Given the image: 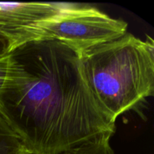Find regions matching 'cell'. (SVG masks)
<instances>
[{"label": "cell", "instance_id": "obj_6", "mask_svg": "<svg viewBox=\"0 0 154 154\" xmlns=\"http://www.w3.org/2000/svg\"><path fill=\"white\" fill-rule=\"evenodd\" d=\"M27 151L19 135L0 113V154H23Z\"/></svg>", "mask_w": 154, "mask_h": 154}, {"label": "cell", "instance_id": "obj_7", "mask_svg": "<svg viewBox=\"0 0 154 154\" xmlns=\"http://www.w3.org/2000/svg\"><path fill=\"white\" fill-rule=\"evenodd\" d=\"M9 52L5 51L0 54V93L3 88L8 70Z\"/></svg>", "mask_w": 154, "mask_h": 154}, {"label": "cell", "instance_id": "obj_8", "mask_svg": "<svg viewBox=\"0 0 154 154\" xmlns=\"http://www.w3.org/2000/svg\"><path fill=\"white\" fill-rule=\"evenodd\" d=\"M6 48H7V42L2 38L0 37V54L6 51Z\"/></svg>", "mask_w": 154, "mask_h": 154}, {"label": "cell", "instance_id": "obj_3", "mask_svg": "<svg viewBox=\"0 0 154 154\" xmlns=\"http://www.w3.org/2000/svg\"><path fill=\"white\" fill-rule=\"evenodd\" d=\"M128 24L90 6L69 4L49 20L26 29L7 50L36 40H55L81 54L95 46L121 37Z\"/></svg>", "mask_w": 154, "mask_h": 154}, {"label": "cell", "instance_id": "obj_5", "mask_svg": "<svg viewBox=\"0 0 154 154\" xmlns=\"http://www.w3.org/2000/svg\"><path fill=\"white\" fill-rule=\"evenodd\" d=\"M111 133H104L84 141L60 154H114L110 144Z\"/></svg>", "mask_w": 154, "mask_h": 154}, {"label": "cell", "instance_id": "obj_4", "mask_svg": "<svg viewBox=\"0 0 154 154\" xmlns=\"http://www.w3.org/2000/svg\"><path fill=\"white\" fill-rule=\"evenodd\" d=\"M69 5L60 2H0V37L7 42L6 51L26 29L52 19Z\"/></svg>", "mask_w": 154, "mask_h": 154}, {"label": "cell", "instance_id": "obj_1", "mask_svg": "<svg viewBox=\"0 0 154 154\" xmlns=\"http://www.w3.org/2000/svg\"><path fill=\"white\" fill-rule=\"evenodd\" d=\"M9 52L0 113L37 154H60L104 133L115 122L86 81L80 54L55 40L26 42Z\"/></svg>", "mask_w": 154, "mask_h": 154}, {"label": "cell", "instance_id": "obj_2", "mask_svg": "<svg viewBox=\"0 0 154 154\" xmlns=\"http://www.w3.org/2000/svg\"><path fill=\"white\" fill-rule=\"evenodd\" d=\"M80 58L90 91L113 121L153 96L154 45L149 36L141 41L126 32L84 51Z\"/></svg>", "mask_w": 154, "mask_h": 154}, {"label": "cell", "instance_id": "obj_9", "mask_svg": "<svg viewBox=\"0 0 154 154\" xmlns=\"http://www.w3.org/2000/svg\"><path fill=\"white\" fill-rule=\"evenodd\" d=\"M23 154H37V153H32V152H30V151H27V152H26V153H23Z\"/></svg>", "mask_w": 154, "mask_h": 154}]
</instances>
